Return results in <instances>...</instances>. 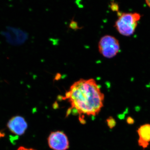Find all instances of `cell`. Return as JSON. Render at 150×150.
<instances>
[{
  "label": "cell",
  "instance_id": "6da1fadb",
  "mask_svg": "<svg viewBox=\"0 0 150 150\" xmlns=\"http://www.w3.org/2000/svg\"><path fill=\"white\" fill-rule=\"evenodd\" d=\"M71 109L80 116H96L103 106L104 95L93 79L75 82L66 93Z\"/></svg>",
  "mask_w": 150,
  "mask_h": 150
},
{
  "label": "cell",
  "instance_id": "7a4b0ae2",
  "mask_svg": "<svg viewBox=\"0 0 150 150\" xmlns=\"http://www.w3.org/2000/svg\"><path fill=\"white\" fill-rule=\"evenodd\" d=\"M141 17V15L138 13L119 14L114 27L121 35L125 36H131L135 32Z\"/></svg>",
  "mask_w": 150,
  "mask_h": 150
},
{
  "label": "cell",
  "instance_id": "3957f363",
  "mask_svg": "<svg viewBox=\"0 0 150 150\" xmlns=\"http://www.w3.org/2000/svg\"><path fill=\"white\" fill-rule=\"evenodd\" d=\"M98 51L103 57L111 59L115 57L120 51L118 40L114 36L105 35L100 40L98 44Z\"/></svg>",
  "mask_w": 150,
  "mask_h": 150
},
{
  "label": "cell",
  "instance_id": "277c9868",
  "mask_svg": "<svg viewBox=\"0 0 150 150\" xmlns=\"http://www.w3.org/2000/svg\"><path fill=\"white\" fill-rule=\"evenodd\" d=\"M48 145L54 150H67L69 148L68 137L62 131L52 132L48 139Z\"/></svg>",
  "mask_w": 150,
  "mask_h": 150
},
{
  "label": "cell",
  "instance_id": "5b68a950",
  "mask_svg": "<svg viewBox=\"0 0 150 150\" xmlns=\"http://www.w3.org/2000/svg\"><path fill=\"white\" fill-rule=\"evenodd\" d=\"M8 129L14 134L21 135L27 128V123L23 117L16 116L11 118L7 125Z\"/></svg>",
  "mask_w": 150,
  "mask_h": 150
},
{
  "label": "cell",
  "instance_id": "8992f818",
  "mask_svg": "<svg viewBox=\"0 0 150 150\" xmlns=\"http://www.w3.org/2000/svg\"><path fill=\"white\" fill-rule=\"evenodd\" d=\"M139 136L138 144L144 149L147 148L150 142V124H145L140 126L137 130Z\"/></svg>",
  "mask_w": 150,
  "mask_h": 150
},
{
  "label": "cell",
  "instance_id": "52a82bcc",
  "mask_svg": "<svg viewBox=\"0 0 150 150\" xmlns=\"http://www.w3.org/2000/svg\"><path fill=\"white\" fill-rule=\"evenodd\" d=\"M109 122H108V124L109 125V126L110 128H112V127H114L115 125V121L113 118H110L109 120H108Z\"/></svg>",
  "mask_w": 150,
  "mask_h": 150
},
{
  "label": "cell",
  "instance_id": "ba28073f",
  "mask_svg": "<svg viewBox=\"0 0 150 150\" xmlns=\"http://www.w3.org/2000/svg\"><path fill=\"white\" fill-rule=\"evenodd\" d=\"M127 122L128 124H133L134 123V120L133 118H131V117H129L127 118Z\"/></svg>",
  "mask_w": 150,
  "mask_h": 150
},
{
  "label": "cell",
  "instance_id": "9c48e42d",
  "mask_svg": "<svg viewBox=\"0 0 150 150\" xmlns=\"http://www.w3.org/2000/svg\"><path fill=\"white\" fill-rule=\"evenodd\" d=\"M17 150H35L32 149H28L24 147H20Z\"/></svg>",
  "mask_w": 150,
  "mask_h": 150
},
{
  "label": "cell",
  "instance_id": "30bf717a",
  "mask_svg": "<svg viewBox=\"0 0 150 150\" xmlns=\"http://www.w3.org/2000/svg\"><path fill=\"white\" fill-rule=\"evenodd\" d=\"M145 1L147 5L150 8V0H145Z\"/></svg>",
  "mask_w": 150,
  "mask_h": 150
}]
</instances>
